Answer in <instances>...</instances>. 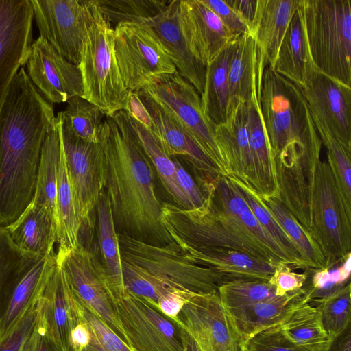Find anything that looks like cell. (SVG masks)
Segmentation results:
<instances>
[{
  "label": "cell",
  "instance_id": "9c48e42d",
  "mask_svg": "<svg viewBox=\"0 0 351 351\" xmlns=\"http://www.w3.org/2000/svg\"><path fill=\"white\" fill-rule=\"evenodd\" d=\"M114 49L127 89L138 93L177 72L159 38L147 24L123 23L114 26Z\"/></svg>",
  "mask_w": 351,
  "mask_h": 351
},
{
  "label": "cell",
  "instance_id": "b9f144b4",
  "mask_svg": "<svg viewBox=\"0 0 351 351\" xmlns=\"http://www.w3.org/2000/svg\"><path fill=\"white\" fill-rule=\"evenodd\" d=\"M228 178L234 182L258 221L285 254L291 265L295 267L306 268L299 249L269 210L258 200L256 193L237 179Z\"/></svg>",
  "mask_w": 351,
  "mask_h": 351
},
{
  "label": "cell",
  "instance_id": "8d00e7d4",
  "mask_svg": "<svg viewBox=\"0 0 351 351\" xmlns=\"http://www.w3.org/2000/svg\"><path fill=\"white\" fill-rule=\"evenodd\" d=\"M257 198L269 210L282 230L299 249L306 269L327 268L325 257L317 242L278 199L261 196Z\"/></svg>",
  "mask_w": 351,
  "mask_h": 351
},
{
  "label": "cell",
  "instance_id": "484cf974",
  "mask_svg": "<svg viewBox=\"0 0 351 351\" xmlns=\"http://www.w3.org/2000/svg\"><path fill=\"white\" fill-rule=\"evenodd\" d=\"M5 228L21 251L38 259L55 252L57 223L44 206L31 202L22 215Z\"/></svg>",
  "mask_w": 351,
  "mask_h": 351
},
{
  "label": "cell",
  "instance_id": "680465c9",
  "mask_svg": "<svg viewBox=\"0 0 351 351\" xmlns=\"http://www.w3.org/2000/svg\"><path fill=\"white\" fill-rule=\"evenodd\" d=\"M247 24L252 33L258 9V0H223Z\"/></svg>",
  "mask_w": 351,
  "mask_h": 351
},
{
  "label": "cell",
  "instance_id": "4316f807",
  "mask_svg": "<svg viewBox=\"0 0 351 351\" xmlns=\"http://www.w3.org/2000/svg\"><path fill=\"white\" fill-rule=\"evenodd\" d=\"M193 263L204 266L224 276L228 282L234 280L269 281L277 265L245 253L228 249H180Z\"/></svg>",
  "mask_w": 351,
  "mask_h": 351
},
{
  "label": "cell",
  "instance_id": "3957f363",
  "mask_svg": "<svg viewBox=\"0 0 351 351\" xmlns=\"http://www.w3.org/2000/svg\"><path fill=\"white\" fill-rule=\"evenodd\" d=\"M119 241L126 291L155 306L176 291L216 293L228 282L210 268L190 261L173 241L154 245L122 233H119Z\"/></svg>",
  "mask_w": 351,
  "mask_h": 351
},
{
  "label": "cell",
  "instance_id": "ee69618b",
  "mask_svg": "<svg viewBox=\"0 0 351 351\" xmlns=\"http://www.w3.org/2000/svg\"><path fill=\"white\" fill-rule=\"evenodd\" d=\"M311 117L325 147L327 162L339 194L347 208L351 210V149L332 137L312 115Z\"/></svg>",
  "mask_w": 351,
  "mask_h": 351
},
{
  "label": "cell",
  "instance_id": "11a10c76",
  "mask_svg": "<svg viewBox=\"0 0 351 351\" xmlns=\"http://www.w3.org/2000/svg\"><path fill=\"white\" fill-rule=\"evenodd\" d=\"M176 166L179 184L189 199L193 209L199 208L204 203L205 197L197 184L178 160V157H171Z\"/></svg>",
  "mask_w": 351,
  "mask_h": 351
},
{
  "label": "cell",
  "instance_id": "8fae6325",
  "mask_svg": "<svg viewBox=\"0 0 351 351\" xmlns=\"http://www.w3.org/2000/svg\"><path fill=\"white\" fill-rule=\"evenodd\" d=\"M114 306L133 351H185L184 328L152 303L127 291Z\"/></svg>",
  "mask_w": 351,
  "mask_h": 351
},
{
  "label": "cell",
  "instance_id": "30bf717a",
  "mask_svg": "<svg viewBox=\"0 0 351 351\" xmlns=\"http://www.w3.org/2000/svg\"><path fill=\"white\" fill-rule=\"evenodd\" d=\"M56 117L75 210L82 229L92 224V213L96 210L99 195L106 188V158L99 143L79 138L71 131L60 112Z\"/></svg>",
  "mask_w": 351,
  "mask_h": 351
},
{
  "label": "cell",
  "instance_id": "83f0119b",
  "mask_svg": "<svg viewBox=\"0 0 351 351\" xmlns=\"http://www.w3.org/2000/svg\"><path fill=\"white\" fill-rule=\"evenodd\" d=\"M274 159L278 191L276 199L311 235L308 184L303 166V156Z\"/></svg>",
  "mask_w": 351,
  "mask_h": 351
},
{
  "label": "cell",
  "instance_id": "8992f818",
  "mask_svg": "<svg viewBox=\"0 0 351 351\" xmlns=\"http://www.w3.org/2000/svg\"><path fill=\"white\" fill-rule=\"evenodd\" d=\"M261 112L273 158L304 156L317 132L300 88L267 64L263 72Z\"/></svg>",
  "mask_w": 351,
  "mask_h": 351
},
{
  "label": "cell",
  "instance_id": "ba28073f",
  "mask_svg": "<svg viewBox=\"0 0 351 351\" xmlns=\"http://www.w3.org/2000/svg\"><path fill=\"white\" fill-rule=\"evenodd\" d=\"M88 25L78 64L82 97L97 106L106 117L128 108L131 93L125 87L116 60L114 27L99 12L92 0Z\"/></svg>",
  "mask_w": 351,
  "mask_h": 351
},
{
  "label": "cell",
  "instance_id": "277c9868",
  "mask_svg": "<svg viewBox=\"0 0 351 351\" xmlns=\"http://www.w3.org/2000/svg\"><path fill=\"white\" fill-rule=\"evenodd\" d=\"M205 199L201 206L186 210L165 202L163 225L180 249H228L270 263H284L265 247L215 196L212 178H198Z\"/></svg>",
  "mask_w": 351,
  "mask_h": 351
},
{
  "label": "cell",
  "instance_id": "d590c367",
  "mask_svg": "<svg viewBox=\"0 0 351 351\" xmlns=\"http://www.w3.org/2000/svg\"><path fill=\"white\" fill-rule=\"evenodd\" d=\"M128 116L141 146L156 170L163 186L173 200L174 204L184 209H193L189 199L179 184L172 158L166 154L157 139L143 123L130 114Z\"/></svg>",
  "mask_w": 351,
  "mask_h": 351
},
{
  "label": "cell",
  "instance_id": "d4e9b609",
  "mask_svg": "<svg viewBox=\"0 0 351 351\" xmlns=\"http://www.w3.org/2000/svg\"><path fill=\"white\" fill-rule=\"evenodd\" d=\"M308 302L302 289L252 305L226 310L247 342L256 334L282 324L300 306Z\"/></svg>",
  "mask_w": 351,
  "mask_h": 351
},
{
  "label": "cell",
  "instance_id": "7bdbcfd3",
  "mask_svg": "<svg viewBox=\"0 0 351 351\" xmlns=\"http://www.w3.org/2000/svg\"><path fill=\"white\" fill-rule=\"evenodd\" d=\"M61 114L71 131L79 138L90 143H99L106 116L95 104L81 96L66 101Z\"/></svg>",
  "mask_w": 351,
  "mask_h": 351
},
{
  "label": "cell",
  "instance_id": "f6af8a7d",
  "mask_svg": "<svg viewBox=\"0 0 351 351\" xmlns=\"http://www.w3.org/2000/svg\"><path fill=\"white\" fill-rule=\"evenodd\" d=\"M350 253L336 267L307 269L306 279L301 289L308 302L334 296L350 285Z\"/></svg>",
  "mask_w": 351,
  "mask_h": 351
},
{
  "label": "cell",
  "instance_id": "94428289",
  "mask_svg": "<svg viewBox=\"0 0 351 351\" xmlns=\"http://www.w3.org/2000/svg\"><path fill=\"white\" fill-rule=\"evenodd\" d=\"M185 351H198L196 344L190 334L184 329Z\"/></svg>",
  "mask_w": 351,
  "mask_h": 351
},
{
  "label": "cell",
  "instance_id": "f546056e",
  "mask_svg": "<svg viewBox=\"0 0 351 351\" xmlns=\"http://www.w3.org/2000/svg\"><path fill=\"white\" fill-rule=\"evenodd\" d=\"M300 0H258L252 34L263 49L273 69L278 49Z\"/></svg>",
  "mask_w": 351,
  "mask_h": 351
},
{
  "label": "cell",
  "instance_id": "6da1fadb",
  "mask_svg": "<svg viewBox=\"0 0 351 351\" xmlns=\"http://www.w3.org/2000/svg\"><path fill=\"white\" fill-rule=\"evenodd\" d=\"M24 68L0 106V226L14 223L32 202L43 143L55 122Z\"/></svg>",
  "mask_w": 351,
  "mask_h": 351
},
{
  "label": "cell",
  "instance_id": "f907efd6",
  "mask_svg": "<svg viewBox=\"0 0 351 351\" xmlns=\"http://www.w3.org/2000/svg\"><path fill=\"white\" fill-rule=\"evenodd\" d=\"M38 301L27 310L8 332L0 338V351H21L23 343L34 324Z\"/></svg>",
  "mask_w": 351,
  "mask_h": 351
},
{
  "label": "cell",
  "instance_id": "bcb514c9",
  "mask_svg": "<svg viewBox=\"0 0 351 351\" xmlns=\"http://www.w3.org/2000/svg\"><path fill=\"white\" fill-rule=\"evenodd\" d=\"M218 295L226 310L248 306L278 296L275 287L262 280L225 282L219 287Z\"/></svg>",
  "mask_w": 351,
  "mask_h": 351
},
{
  "label": "cell",
  "instance_id": "2e32d148",
  "mask_svg": "<svg viewBox=\"0 0 351 351\" xmlns=\"http://www.w3.org/2000/svg\"><path fill=\"white\" fill-rule=\"evenodd\" d=\"M300 90L311 114L351 149V87L313 67Z\"/></svg>",
  "mask_w": 351,
  "mask_h": 351
},
{
  "label": "cell",
  "instance_id": "816d5d0a",
  "mask_svg": "<svg viewBox=\"0 0 351 351\" xmlns=\"http://www.w3.org/2000/svg\"><path fill=\"white\" fill-rule=\"evenodd\" d=\"M21 351H62L55 342L40 313L37 314L33 328L23 343Z\"/></svg>",
  "mask_w": 351,
  "mask_h": 351
},
{
  "label": "cell",
  "instance_id": "d6a6232c",
  "mask_svg": "<svg viewBox=\"0 0 351 351\" xmlns=\"http://www.w3.org/2000/svg\"><path fill=\"white\" fill-rule=\"evenodd\" d=\"M313 67L315 66L310 56L302 16L298 8L284 35L273 70L300 88Z\"/></svg>",
  "mask_w": 351,
  "mask_h": 351
},
{
  "label": "cell",
  "instance_id": "44dd1931",
  "mask_svg": "<svg viewBox=\"0 0 351 351\" xmlns=\"http://www.w3.org/2000/svg\"><path fill=\"white\" fill-rule=\"evenodd\" d=\"M267 64L266 55L252 33L234 39L228 66V114L241 102L261 104L263 75Z\"/></svg>",
  "mask_w": 351,
  "mask_h": 351
},
{
  "label": "cell",
  "instance_id": "6125c7cd",
  "mask_svg": "<svg viewBox=\"0 0 351 351\" xmlns=\"http://www.w3.org/2000/svg\"><path fill=\"white\" fill-rule=\"evenodd\" d=\"M82 351H85L84 350H83Z\"/></svg>",
  "mask_w": 351,
  "mask_h": 351
},
{
  "label": "cell",
  "instance_id": "91938a15",
  "mask_svg": "<svg viewBox=\"0 0 351 351\" xmlns=\"http://www.w3.org/2000/svg\"><path fill=\"white\" fill-rule=\"evenodd\" d=\"M322 351H351V323L339 333L330 337Z\"/></svg>",
  "mask_w": 351,
  "mask_h": 351
},
{
  "label": "cell",
  "instance_id": "5bb4252c",
  "mask_svg": "<svg viewBox=\"0 0 351 351\" xmlns=\"http://www.w3.org/2000/svg\"><path fill=\"white\" fill-rule=\"evenodd\" d=\"M40 37L68 61L78 65L88 27L92 0H30Z\"/></svg>",
  "mask_w": 351,
  "mask_h": 351
},
{
  "label": "cell",
  "instance_id": "681fc988",
  "mask_svg": "<svg viewBox=\"0 0 351 351\" xmlns=\"http://www.w3.org/2000/svg\"><path fill=\"white\" fill-rule=\"evenodd\" d=\"M247 351H308L289 340L279 326L263 330L247 341Z\"/></svg>",
  "mask_w": 351,
  "mask_h": 351
},
{
  "label": "cell",
  "instance_id": "6f0895ef",
  "mask_svg": "<svg viewBox=\"0 0 351 351\" xmlns=\"http://www.w3.org/2000/svg\"><path fill=\"white\" fill-rule=\"evenodd\" d=\"M193 293L176 291L162 297L156 306L166 315L176 319L187 300Z\"/></svg>",
  "mask_w": 351,
  "mask_h": 351
},
{
  "label": "cell",
  "instance_id": "cb8c5ba5",
  "mask_svg": "<svg viewBox=\"0 0 351 351\" xmlns=\"http://www.w3.org/2000/svg\"><path fill=\"white\" fill-rule=\"evenodd\" d=\"M38 308L58 347L69 351L73 298L66 276L56 262L38 301Z\"/></svg>",
  "mask_w": 351,
  "mask_h": 351
},
{
  "label": "cell",
  "instance_id": "e0dca14e",
  "mask_svg": "<svg viewBox=\"0 0 351 351\" xmlns=\"http://www.w3.org/2000/svg\"><path fill=\"white\" fill-rule=\"evenodd\" d=\"M30 0H0V106L32 44Z\"/></svg>",
  "mask_w": 351,
  "mask_h": 351
},
{
  "label": "cell",
  "instance_id": "5b68a950",
  "mask_svg": "<svg viewBox=\"0 0 351 351\" xmlns=\"http://www.w3.org/2000/svg\"><path fill=\"white\" fill-rule=\"evenodd\" d=\"M322 143L315 133L308 141L303 166L308 184L311 235L330 267L351 250V210L338 191L327 160L321 159Z\"/></svg>",
  "mask_w": 351,
  "mask_h": 351
},
{
  "label": "cell",
  "instance_id": "c3c4849f",
  "mask_svg": "<svg viewBox=\"0 0 351 351\" xmlns=\"http://www.w3.org/2000/svg\"><path fill=\"white\" fill-rule=\"evenodd\" d=\"M308 303L319 311L322 326L329 337L339 333L351 323L350 285L334 296Z\"/></svg>",
  "mask_w": 351,
  "mask_h": 351
},
{
  "label": "cell",
  "instance_id": "d6986e66",
  "mask_svg": "<svg viewBox=\"0 0 351 351\" xmlns=\"http://www.w3.org/2000/svg\"><path fill=\"white\" fill-rule=\"evenodd\" d=\"M137 95L149 117L147 125H144L169 156L187 161L198 172V177L224 176L171 112L152 98Z\"/></svg>",
  "mask_w": 351,
  "mask_h": 351
},
{
  "label": "cell",
  "instance_id": "74e56055",
  "mask_svg": "<svg viewBox=\"0 0 351 351\" xmlns=\"http://www.w3.org/2000/svg\"><path fill=\"white\" fill-rule=\"evenodd\" d=\"M279 327L289 340L308 351H322L329 339L319 311L309 303L296 308Z\"/></svg>",
  "mask_w": 351,
  "mask_h": 351
},
{
  "label": "cell",
  "instance_id": "4dcf8cb0",
  "mask_svg": "<svg viewBox=\"0 0 351 351\" xmlns=\"http://www.w3.org/2000/svg\"><path fill=\"white\" fill-rule=\"evenodd\" d=\"M100 261L106 271L112 294L115 300L126 293L123 276L119 233L106 190L99 195L96 206Z\"/></svg>",
  "mask_w": 351,
  "mask_h": 351
},
{
  "label": "cell",
  "instance_id": "7402d4cb",
  "mask_svg": "<svg viewBox=\"0 0 351 351\" xmlns=\"http://www.w3.org/2000/svg\"><path fill=\"white\" fill-rule=\"evenodd\" d=\"M215 140L227 177L237 179L258 194L246 129V103H239L226 122L216 125Z\"/></svg>",
  "mask_w": 351,
  "mask_h": 351
},
{
  "label": "cell",
  "instance_id": "7c38bea8",
  "mask_svg": "<svg viewBox=\"0 0 351 351\" xmlns=\"http://www.w3.org/2000/svg\"><path fill=\"white\" fill-rule=\"evenodd\" d=\"M56 259L74 294L128 345L117 317L116 301L99 257L80 243L73 249L58 247Z\"/></svg>",
  "mask_w": 351,
  "mask_h": 351
},
{
  "label": "cell",
  "instance_id": "836d02e7",
  "mask_svg": "<svg viewBox=\"0 0 351 351\" xmlns=\"http://www.w3.org/2000/svg\"><path fill=\"white\" fill-rule=\"evenodd\" d=\"M234 39L206 66L201 101L204 113L216 125L226 122L228 115V66Z\"/></svg>",
  "mask_w": 351,
  "mask_h": 351
},
{
  "label": "cell",
  "instance_id": "9a60e30c",
  "mask_svg": "<svg viewBox=\"0 0 351 351\" xmlns=\"http://www.w3.org/2000/svg\"><path fill=\"white\" fill-rule=\"evenodd\" d=\"M190 334L198 351H247L218 293L193 294L176 319Z\"/></svg>",
  "mask_w": 351,
  "mask_h": 351
},
{
  "label": "cell",
  "instance_id": "9f6ffc18",
  "mask_svg": "<svg viewBox=\"0 0 351 351\" xmlns=\"http://www.w3.org/2000/svg\"><path fill=\"white\" fill-rule=\"evenodd\" d=\"M73 302L74 312L69 336V351H82L88 344L90 336L74 298Z\"/></svg>",
  "mask_w": 351,
  "mask_h": 351
},
{
  "label": "cell",
  "instance_id": "60d3db41",
  "mask_svg": "<svg viewBox=\"0 0 351 351\" xmlns=\"http://www.w3.org/2000/svg\"><path fill=\"white\" fill-rule=\"evenodd\" d=\"M102 17L115 25L123 23L147 24L171 0H93Z\"/></svg>",
  "mask_w": 351,
  "mask_h": 351
},
{
  "label": "cell",
  "instance_id": "52a82bcc",
  "mask_svg": "<svg viewBox=\"0 0 351 351\" xmlns=\"http://www.w3.org/2000/svg\"><path fill=\"white\" fill-rule=\"evenodd\" d=\"M299 9L313 65L351 87V0H300Z\"/></svg>",
  "mask_w": 351,
  "mask_h": 351
},
{
  "label": "cell",
  "instance_id": "f35d334b",
  "mask_svg": "<svg viewBox=\"0 0 351 351\" xmlns=\"http://www.w3.org/2000/svg\"><path fill=\"white\" fill-rule=\"evenodd\" d=\"M57 206L58 227L56 243L58 247L75 248L80 243L81 225L75 210L62 141L57 177Z\"/></svg>",
  "mask_w": 351,
  "mask_h": 351
},
{
  "label": "cell",
  "instance_id": "1f68e13d",
  "mask_svg": "<svg viewBox=\"0 0 351 351\" xmlns=\"http://www.w3.org/2000/svg\"><path fill=\"white\" fill-rule=\"evenodd\" d=\"M246 129L258 194L277 198L275 164L267 141L260 103H246Z\"/></svg>",
  "mask_w": 351,
  "mask_h": 351
},
{
  "label": "cell",
  "instance_id": "603a6c76",
  "mask_svg": "<svg viewBox=\"0 0 351 351\" xmlns=\"http://www.w3.org/2000/svg\"><path fill=\"white\" fill-rule=\"evenodd\" d=\"M179 0H171L167 8L148 23L167 51L177 72L191 84L201 95L206 66L191 51L178 19Z\"/></svg>",
  "mask_w": 351,
  "mask_h": 351
},
{
  "label": "cell",
  "instance_id": "f1b7e54d",
  "mask_svg": "<svg viewBox=\"0 0 351 351\" xmlns=\"http://www.w3.org/2000/svg\"><path fill=\"white\" fill-rule=\"evenodd\" d=\"M56 262V252L40 259L13 288L0 319V338L39 300Z\"/></svg>",
  "mask_w": 351,
  "mask_h": 351
},
{
  "label": "cell",
  "instance_id": "ffe728a7",
  "mask_svg": "<svg viewBox=\"0 0 351 351\" xmlns=\"http://www.w3.org/2000/svg\"><path fill=\"white\" fill-rule=\"evenodd\" d=\"M178 19L191 51L206 66L238 37L202 0H179Z\"/></svg>",
  "mask_w": 351,
  "mask_h": 351
},
{
  "label": "cell",
  "instance_id": "4fadbf2b",
  "mask_svg": "<svg viewBox=\"0 0 351 351\" xmlns=\"http://www.w3.org/2000/svg\"><path fill=\"white\" fill-rule=\"evenodd\" d=\"M136 94L152 98L171 112L221 172L227 176L215 140L216 125L204 113L200 95L191 84L176 72Z\"/></svg>",
  "mask_w": 351,
  "mask_h": 351
},
{
  "label": "cell",
  "instance_id": "f5cc1de1",
  "mask_svg": "<svg viewBox=\"0 0 351 351\" xmlns=\"http://www.w3.org/2000/svg\"><path fill=\"white\" fill-rule=\"evenodd\" d=\"M291 266L280 263L276 267L274 273L269 282L274 285L278 296L300 290L306 279V273L298 274L292 271Z\"/></svg>",
  "mask_w": 351,
  "mask_h": 351
},
{
  "label": "cell",
  "instance_id": "ac0fdd59",
  "mask_svg": "<svg viewBox=\"0 0 351 351\" xmlns=\"http://www.w3.org/2000/svg\"><path fill=\"white\" fill-rule=\"evenodd\" d=\"M26 64L31 82L51 104L82 97L84 88L78 65L68 61L44 38L39 36L32 43Z\"/></svg>",
  "mask_w": 351,
  "mask_h": 351
},
{
  "label": "cell",
  "instance_id": "ab89813d",
  "mask_svg": "<svg viewBox=\"0 0 351 351\" xmlns=\"http://www.w3.org/2000/svg\"><path fill=\"white\" fill-rule=\"evenodd\" d=\"M39 260L19 249L0 226V319L10 292Z\"/></svg>",
  "mask_w": 351,
  "mask_h": 351
},
{
  "label": "cell",
  "instance_id": "e575fe53",
  "mask_svg": "<svg viewBox=\"0 0 351 351\" xmlns=\"http://www.w3.org/2000/svg\"><path fill=\"white\" fill-rule=\"evenodd\" d=\"M60 153V127L56 117L55 122L47 134L43 145L36 189L32 202L45 206L53 215L58 227L57 177Z\"/></svg>",
  "mask_w": 351,
  "mask_h": 351
},
{
  "label": "cell",
  "instance_id": "db71d44e",
  "mask_svg": "<svg viewBox=\"0 0 351 351\" xmlns=\"http://www.w3.org/2000/svg\"><path fill=\"white\" fill-rule=\"evenodd\" d=\"M219 19L225 27L234 36L251 33L247 24L223 0H202Z\"/></svg>",
  "mask_w": 351,
  "mask_h": 351
},
{
  "label": "cell",
  "instance_id": "7dc6e473",
  "mask_svg": "<svg viewBox=\"0 0 351 351\" xmlns=\"http://www.w3.org/2000/svg\"><path fill=\"white\" fill-rule=\"evenodd\" d=\"M72 293L89 332V343L84 349L85 351H133L91 308L73 291Z\"/></svg>",
  "mask_w": 351,
  "mask_h": 351
},
{
  "label": "cell",
  "instance_id": "7a4b0ae2",
  "mask_svg": "<svg viewBox=\"0 0 351 351\" xmlns=\"http://www.w3.org/2000/svg\"><path fill=\"white\" fill-rule=\"evenodd\" d=\"M99 143L106 163L105 190L119 233L154 245L173 242L162 223L153 166L126 111L106 117Z\"/></svg>",
  "mask_w": 351,
  "mask_h": 351
}]
</instances>
